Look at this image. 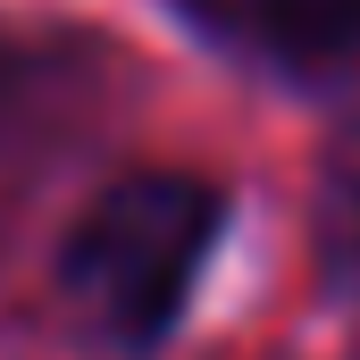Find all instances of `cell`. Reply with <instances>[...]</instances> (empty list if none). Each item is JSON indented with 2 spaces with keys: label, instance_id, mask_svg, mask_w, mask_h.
Returning a JSON list of instances; mask_svg holds the SVG:
<instances>
[{
  "label": "cell",
  "instance_id": "6da1fadb",
  "mask_svg": "<svg viewBox=\"0 0 360 360\" xmlns=\"http://www.w3.org/2000/svg\"><path fill=\"white\" fill-rule=\"evenodd\" d=\"M210 243H218V184L143 168L117 176L76 218L59 252V285L109 344H160L210 269Z\"/></svg>",
  "mask_w": 360,
  "mask_h": 360
},
{
  "label": "cell",
  "instance_id": "7a4b0ae2",
  "mask_svg": "<svg viewBox=\"0 0 360 360\" xmlns=\"http://www.w3.org/2000/svg\"><path fill=\"white\" fill-rule=\"evenodd\" d=\"M193 8L285 68H335L344 51H360V0H193Z\"/></svg>",
  "mask_w": 360,
  "mask_h": 360
},
{
  "label": "cell",
  "instance_id": "3957f363",
  "mask_svg": "<svg viewBox=\"0 0 360 360\" xmlns=\"http://www.w3.org/2000/svg\"><path fill=\"white\" fill-rule=\"evenodd\" d=\"M327 269H335L344 310L360 319V201H344V218H335V235H327Z\"/></svg>",
  "mask_w": 360,
  "mask_h": 360
}]
</instances>
